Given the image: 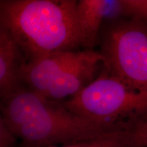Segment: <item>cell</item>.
Segmentation results:
<instances>
[{"label": "cell", "instance_id": "6da1fadb", "mask_svg": "<svg viewBox=\"0 0 147 147\" xmlns=\"http://www.w3.org/2000/svg\"><path fill=\"white\" fill-rule=\"evenodd\" d=\"M1 118L26 147H51L89 140L127 125L94 122L71 113L60 101L22 87L1 102Z\"/></svg>", "mask_w": 147, "mask_h": 147}, {"label": "cell", "instance_id": "7a4b0ae2", "mask_svg": "<svg viewBox=\"0 0 147 147\" xmlns=\"http://www.w3.org/2000/svg\"><path fill=\"white\" fill-rule=\"evenodd\" d=\"M76 0H1L0 25L21 47L25 62L82 46Z\"/></svg>", "mask_w": 147, "mask_h": 147}, {"label": "cell", "instance_id": "3957f363", "mask_svg": "<svg viewBox=\"0 0 147 147\" xmlns=\"http://www.w3.org/2000/svg\"><path fill=\"white\" fill-rule=\"evenodd\" d=\"M63 104L71 113L88 120L130 125L147 113V91L129 85L102 67L93 82Z\"/></svg>", "mask_w": 147, "mask_h": 147}, {"label": "cell", "instance_id": "277c9868", "mask_svg": "<svg viewBox=\"0 0 147 147\" xmlns=\"http://www.w3.org/2000/svg\"><path fill=\"white\" fill-rule=\"evenodd\" d=\"M103 67L136 89L147 91V25L134 18L114 20L102 38Z\"/></svg>", "mask_w": 147, "mask_h": 147}, {"label": "cell", "instance_id": "5b68a950", "mask_svg": "<svg viewBox=\"0 0 147 147\" xmlns=\"http://www.w3.org/2000/svg\"><path fill=\"white\" fill-rule=\"evenodd\" d=\"M103 60L100 52L85 49L83 56L55 78L40 95L55 101L74 96L97 78Z\"/></svg>", "mask_w": 147, "mask_h": 147}, {"label": "cell", "instance_id": "8992f818", "mask_svg": "<svg viewBox=\"0 0 147 147\" xmlns=\"http://www.w3.org/2000/svg\"><path fill=\"white\" fill-rule=\"evenodd\" d=\"M84 51H60L24 62L19 72L22 84L42 95L55 78L83 56Z\"/></svg>", "mask_w": 147, "mask_h": 147}, {"label": "cell", "instance_id": "52a82bcc", "mask_svg": "<svg viewBox=\"0 0 147 147\" xmlns=\"http://www.w3.org/2000/svg\"><path fill=\"white\" fill-rule=\"evenodd\" d=\"M77 14L86 50H93L104 19L117 20L127 16L123 0H80Z\"/></svg>", "mask_w": 147, "mask_h": 147}, {"label": "cell", "instance_id": "ba28073f", "mask_svg": "<svg viewBox=\"0 0 147 147\" xmlns=\"http://www.w3.org/2000/svg\"><path fill=\"white\" fill-rule=\"evenodd\" d=\"M25 62L21 47L8 30L0 25V96L1 100L18 91L22 84L19 72Z\"/></svg>", "mask_w": 147, "mask_h": 147}, {"label": "cell", "instance_id": "9c48e42d", "mask_svg": "<svg viewBox=\"0 0 147 147\" xmlns=\"http://www.w3.org/2000/svg\"><path fill=\"white\" fill-rule=\"evenodd\" d=\"M129 128L119 129L89 140L51 147H129L130 134Z\"/></svg>", "mask_w": 147, "mask_h": 147}, {"label": "cell", "instance_id": "30bf717a", "mask_svg": "<svg viewBox=\"0 0 147 147\" xmlns=\"http://www.w3.org/2000/svg\"><path fill=\"white\" fill-rule=\"evenodd\" d=\"M129 130V147H147V113L132 123Z\"/></svg>", "mask_w": 147, "mask_h": 147}, {"label": "cell", "instance_id": "8fae6325", "mask_svg": "<svg viewBox=\"0 0 147 147\" xmlns=\"http://www.w3.org/2000/svg\"><path fill=\"white\" fill-rule=\"evenodd\" d=\"M127 16L147 25V0H123Z\"/></svg>", "mask_w": 147, "mask_h": 147}, {"label": "cell", "instance_id": "7c38bea8", "mask_svg": "<svg viewBox=\"0 0 147 147\" xmlns=\"http://www.w3.org/2000/svg\"><path fill=\"white\" fill-rule=\"evenodd\" d=\"M16 136L0 118V147H14Z\"/></svg>", "mask_w": 147, "mask_h": 147}]
</instances>
